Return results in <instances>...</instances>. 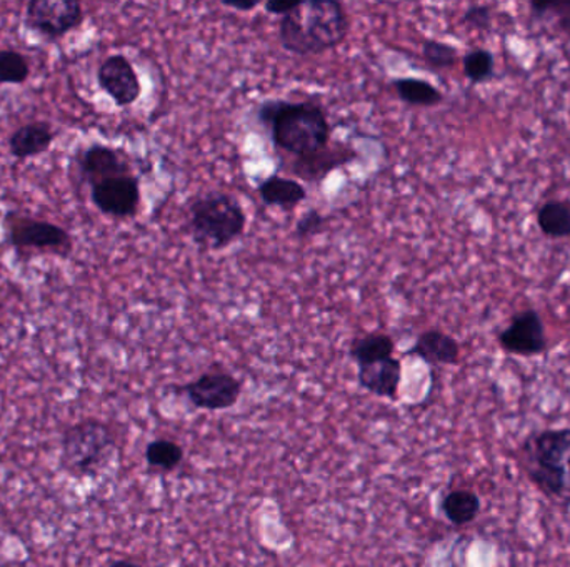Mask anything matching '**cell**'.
Masks as SVG:
<instances>
[{"mask_svg":"<svg viewBox=\"0 0 570 567\" xmlns=\"http://www.w3.org/2000/svg\"><path fill=\"white\" fill-rule=\"evenodd\" d=\"M109 567H142V566H141V564L134 563V560L118 559V560H112V563L109 564Z\"/></svg>","mask_w":570,"mask_h":567,"instance_id":"obj_33","label":"cell"},{"mask_svg":"<svg viewBox=\"0 0 570 567\" xmlns=\"http://www.w3.org/2000/svg\"><path fill=\"white\" fill-rule=\"evenodd\" d=\"M98 83L118 107H131L142 95L141 79L131 60L122 54L109 56L99 66Z\"/></svg>","mask_w":570,"mask_h":567,"instance_id":"obj_11","label":"cell"},{"mask_svg":"<svg viewBox=\"0 0 570 567\" xmlns=\"http://www.w3.org/2000/svg\"><path fill=\"white\" fill-rule=\"evenodd\" d=\"M407 354L421 358L429 365L452 366L459 363L460 344L446 331L433 328V330H425L418 334L414 347L407 351Z\"/></svg>","mask_w":570,"mask_h":567,"instance_id":"obj_13","label":"cell"},{"mask_svg":"<svg viewBox=\"0 0 570 567\" xmlns=\"http://www.w3.org/2000/svg\"><path fill=\"white\" fill-rule=\"evenodd\" d=\"M530 14L534 18H546V15H554V18L559 19L560 15L566 14V12L570 11V0H559V2H549V0H544V2H530Z\"/></svg>","mask_w":570,"mask_h":567,"instance_id":"obj_29","label":"cell"},{"mask_svg":"<svg viewBox=\"0 0 570 567\" xmlns=\"http://www.w3.org/2000/svg\"><path fill=\"white\" fill-rule=\"evenodd\" d=\"M31 77V64L15 48H0V86H24Z\"/></svg>","mask_w":570,"mask_h":567,"instance_id":"obj_23","label":"cell"},{"mask_svg":"<svg viewBox=\"0 0 570 567\" xmlns=\"http://www.w3.org/2000/svg\"><path fill=\"white\" fill-rule=\"evenodd\" d=\"M557 29L570 38V11L557 19Z\"/></svg>","mask_w":570,"mask_h":567,"instance_id":"obj_32","label":"cell"},{"mask_svg":"<svg viewBox=\"0 0 570 567\" xmlns=\"http://www.w3.org/2000/svg\"><path fill=\"white\" fill-rule=\"evenodd\" d=\"M494 54L488 48H472L467 52L462 59L463 76L472 86L488 82L494 76Z\"/></svg>","mask_w":570,"mask_h":567,"instance_id":"obj_25","label":"cell"},{"mask_svg":"<svg viewBox=\"0 0 570 567\" xmlns=\"http://www.w3.org/2000/svg\"><path fill=\"white\" fill-rule=\"evenodd\" d=\"M183 450L170 440H154L147 444L146 461L149 468L159 472H174L182 463Z\"/></svg>","mask_w":570,"mask_h":567,"instance_id":"obj_24","label":"cell"},{"mask_svg":"<svg viewBox=\"0 0 570 567\" xmlns=\"http://www.w3.org/2000/svg\"><path fill=\"white\" fill-rule=\"evenodd\" d=\"M247 215L237 196L208 192L190 203L189 228L192 240L204 250L231 247L246 231Z\"/></svg>","mask_w":570,"mask_h":567,"instance_id":"obj_3","label":"cell"},{"mask_svg":"<svg viewBox=\"0 0 570 567\" xmlns=\"http://www.w3.org/2000/svg\"><path fill=\"white\" fill-rule=\"evenodd\" d=\"M518 464L544 496L570 506V428L527 434L518 446Z\"/></svg>","mask_w":570,"mask_h":567,"instance_id":"obj_2","label":"cell"},{"mask_svg":"<svg viewBox=\"0 0 570 567\" xmlns=\"http://www.w3.org/2000/svg\"><path fill=\"white\" fill-rule=\"evenodd\" d=\"M392 87L399 99L414 107H436L444 102V93L434 83L414 77L392 80Z\"/></svg>","mask_w":570,"mask_h":567,"instance_id":"obj_19","label":"cell"},{"mask_svg":"<svg viewBox=\"0 0 570 567\" xmlns=\"http://www.w3.org/2000/svg\"><path fill=\"white\" fill-rule=\"evenodd\" d=\"M354 157L356 154L350 148L343 147V145H336V147L328 145L317 154L295 160L292 172L304 180H321L337 167L353 162Z\"/></svg>","mask_w":570,"mask_h":567,"instance_id":"obj_16","label":"cell"},{"mask_svg":"<svg viewBox=\"0 0 570 567\" xmlns=\"http://www.w3.org/2000/svg\"><path fill=\"white\" fill-rule=\"evenodd\" d=\"M224 8L232 9V11L250 12L254 9L259 8V2L253 0V2H234V0H222L221 2Z\"/></svg>","mask_w":570,"mask_h":567,"instance_id":"obj_31","label":"cell"},{"mask_svg":"<svg viewBox=\"0 0 570 567\" xmlns=\"http://www.w3.org/2000/svg\"><path fill=\"white\" fill-rule=\"evenodd\" d=\"M499 347L514 356L533 358L546 353V327L536 308H526L512 317L511 324L498 334Z\"/></svg>","mask_w":570,"mask_h":567,"instance_id":"obj_9","label":"cell"},{"mask_svg":"<svg viewBox=\"0 0 570 567\" xmlns=\"http://www.w3.org/2000/svg\"><path fill=\"white\" fill-rule=\"evenodd\" d=\"M440 511L452 526H467L481 514L482 499L472 489H452L440 499Z\"/></svg>","mask_w":570,"mask_h":567,"instance_id":"obj_17","label":"cell"},{"mask_svg":"<svg viewBox=\"0 0 570 567\" xmlns=\"http://www.w3.org/2000/svg\"><path fill=\"white\" fill-rule=\"evenodd\" d=\"M325 228V217L317 211V208H312V211L305 212L301 218H299L298 224H295V235L299 238H311L314 235L322 234Z\"/></svg>","mask_w":570,"mask_h":567,"instance_id":"obj_27","label":"cell"},{"mask_svg":"<svg viewBox=\"0 0 570 567\" xmlns=\"http://www.w3.org/2000/svg\"><path fill=\"white\" fill-rule=\"evenodd\" d=\"M394 350V340L389 334L370 333L354 340L350 344L349 354L357 365L364 366L392 358Z\"/></svg>","mask_w":570,"mask_h":567,"instance_id":"obj_20","label":"cell"},{"mask_svg":"<svg viewBox=\"0 0 570 567\" xmlns=\"http://www.w3.org/2000/svg\"><path fill=\"white\" fill-rule=\"evenodd\" d=\"M77 167L82 182L90 186L114 177L132 175L131 163L122 151L109 145L92 144L77 154Z\"/></svg>","mask_w":570,"mask_h":567,"instance_id":"obj_12","label":"cell"},{"mask_svg":"<svg viewBox=\"0 0 570 567\" xmlns=\"http://www.w3.org/2000/svg\"><path fill=\"white\" fill-rule=\"evenodd\" d=\"M257 117L269 128L273 145L298 159L317 154L331 144V124L317 103L267 100L257 109Z\"/></svg>","mask_w":570,"mask_h":567,"instance_id":"obj_1","label":"cell"},{"mask_svg":"<svg viewBox=\"0 0 570 567\" xmlns=\"http://www.w3.org/2000/svg\"><path fill=\"white\" fill-rule=\"evenodd\" d=\"M302 25L314 56L337 47L349 34V18L337 0H308L301 5Z\"/></svg>","mask_w":570,"mask_h":567,"instance_id":"obj_5","label":"cell"},{"mask_svg":"<svg viewBox=\"0 0 570 567\" xmlns=\"http://www.w3.org/2000/svg\"><path fill=\"white\" fill-rule=\"evenodd\" d=\"M537 227L554 240L570 238V205L560 200L544 203L537 212Z\"/></svg>","mask_w":570,"mask_h":567,"instance_id":"obj_21","label":"cell"},{"mask_svg":"<svg viewBox=\"0 0 570 567\" xmlns=\"http://www.w3.org/2000/svg\"><path fill=\"white\" fill-rule=\"evenodd\" d=\"M260 199L267 206H277L283 211H292L308 199V190L298 180L272 175L257 186Z\"/></svg>","mask_w":570,"mask_h":567,"instance_id":"obj_18","label":"cell"},{"mask_svg":"<svg viewBox=\"0 0 570 567\" xmlns=\"http://www.w3.org/2000/svg\"><path fill=\"white\" fill-rule=\"evenodd\" d=\"M141 183L134 175L114 177L90 186L93 206L108 217L132 218L141 206Z\"/></svg>","mask_w":570,"mask_h":567,"instance_id":"obj_10","label":"cell"},{"mask_svg":"<svg viewBox=\"0 0 570 567\" xmlns=\"http://www.w3.org/2000/svg\"><path fill=\"white\" fill-rule=\"evenodd\" d=\"M462 22L469 27L488 31L491 27L492 11L489 5L473 4L466 9L462 14Z\"/></svg>","mask_w":570,"mask_h":567,"instance_id":"obj_28","label":"cell"},{"mask_svg":"<svg viewBox=\"0 0 570 567\" xmlns=\"http://www.w3.org/2000/svg\"><path fill=\"white\" fill-rule=\"evenodd\" d=\"M114 433L99 420H82L67 428L60 441V464L77 478L98 476L115 454Z\"/></svg>","mask_w":570,"mask_h":567,"instance_id":"obj_4","label":"cell"},{"mask_svg":"<svg viewBox=\"0 0 570 567\" xmlns=\"http://www.w3.org/2000/svg\"><path fill=\"white\" fill-rule=\"evenodd\" d=\"M177 393L187 396L192 405L208 411H224L237 405L243 395V383L231 373L208 372L195 382L179 386Z\"/></svg>","mask_w":570,"mask_h":567,"instance_id":"obj_8","label":"cell"},{"mask_svg":"<svg viewBox=\"0 0 570 567\" xmlns=\"http://www.w3.org/2000/svg\"><path fill=\"white\" fill-rule=\"evenodd\" d=\"M4 225L5 241L14 250L57 251L66 258L72 253V237L69 231L53 222L9 212Z\"/></svg>","mask_w":570,"mask_h":567,"instance_id":"obj_6","label":"cell"},{"mask_svg":"<svg viewBox=\"0 0 570 567\" xmlns=\"http://www.w3.org/2000/svg\"><path fill=\"white\" fill-rule=\"evenodd\" d=\"M302 2L299 0H269L264 4V9H266L269 14L280 15V18H286V15L292 14V12L298 11L301 8Z\"/></svg>","mask_w":570,"mask_h":567,"instance_id":"obj_30","label":"cell"},{"mask_svg":"<svg viewBox=\"0 0 570 567\" xmlns=\"http://www.w3.org/2000/svg\"><path fill=\"white\" fill-rule=\"evenodd\" d=\"M56 132L47 122H31L21 125L9 135V154L18 160H27L32 157L49 151L56 140Z\"/></svg>","mask_w":570,"mask_h":567,"instance_id":"obj_14","label":"cell"},{"mask_svg":"<svg viewBox=\"0 0 570 567\" xmlns=\"http://www.w3.org/2000/svg\"><path fill=\"white\" fill-rule=\"evenodd\" d=\"M422 57L425 64L434 70L452 69L459 59V50L446 42L436 41V38H427L422 44Z\"/></svg>","mask_w":570,"mask_h":567,"instance_id":"obj_26","label":"cell"},{"mask_svg":"<svg viewBox=\"0 0 570 567\" xmlns=\"http://www.w3.org/2000/svg\"><path fill=\"white\" fill-rule=\"evenodd\" d=\"M279 41L283 50L291 52L294 56H314L311 42L302 25L301 8L286 18H280Z\"/></svg>","mask_w":570,"mask_h":567,"instance_id":"obj_22","label":"cell"},{"mask_svg":"<svg viewBox=\"0 0 570 567\" xmlns=\"http://www.w3.org/2000/svg\"><path fill=\"white\" fill-rule=\"evenodd\" d=\"M357 379H359V385L372 395L379 396V398L395 399L402 382L401 361L388 358V360L377 361L370 365L359 366Z\"/></svg>","mask_w":570,"mask_h":567,"instance_id":"obj_15","label":"cell"},{"mask_svg":"<svg viewBox=\"0 0 570 567\" xmlns=\"http://www.w3.org/2000/svg\"><path fill=\"white\" fill-rule=\"evenodd\" d=\"M86 21V12L77 0H29L24 11L27 31L57 41L79 31Z\"/></svg>","mask_w":570,"mask_h":567,"instance_id":"obj_7","label":"cell"}]
</instances>
